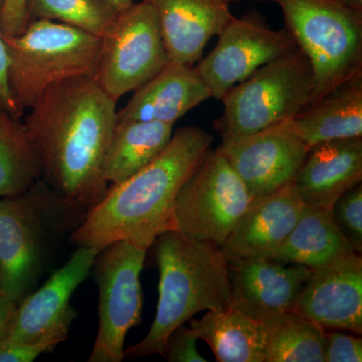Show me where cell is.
Listing matches in <instances>:
<instances>
[{
    "label": "cell",
    "instance_id": "cell-36",
    "mask_svg": "<svg viewBox=\"0 0 362 362\" xmlns=\"http://www.w3.org/2000/svg\"><path fill=\"white\" fill-rule=\"evenodd\" d=\"M228 2L232 1H238V0H228ZM259 1H273L275 2V0H259Z\"/></svg>",
    "mask_w": 362,
    "mask_h": 362
},
{
    "label": "cell",
    "instance_id": "cell-14",
    "mask_svg": "<svg viewBox=\"0 0 362 362\" xmlns=\"http://www.w3.org/2000/svg\"><path fill=\"white\" fill-rule=\"evenodd\" d=\"M293 308L325 330L361 334V254L352 252L310 269Z\"/></svg>",
    "mask_w": 362,
    "mask_h": 362
},
{
    "label": "cell",
    "instance_id": "cell-22",
    "mask_svg": "<svg viewBox=\"0 0 362 362\" xmlns=\"http://www.w3.org/2000/svg\"><path fill=\"white\" fill-rule=\"evenodd\" d=\"M352 252H356L335 226L330 209L304 206L296 225L271 259L315 269Z\"/></svg>",
    "mask_w": 362,
    "mask_h": 362
},
{
    "label": "cell",
    "instance_id": "cell-7",
    "mask_svg": "<svg viewBox=\"0 0 362 362\" xmlns=\"http://www.w3.org/2000/svg\"><path fill=\"white\" fill-rule=\"evenodd\" d=\"M275 2L282 9L286 30L310 63L314 100L362 75V13L341 0Z\"/></svg>",
    "mask_w": 362,
    "mask_h": 362
},
{
    "label": "cell",
    "instance_id": "cell-30",
    "mask_svg": "<svg viewBox=\"0 0 362 362\" xmlns=\"http://www.w3.org/2000/svg\"><path fill=\"white\" fill-rule=\"evenodd\" d=\"M30 23L28 0H4L0 8V32L6 37H16Z\"/></svg>",
    "mask_w": 362,
    "mask_h": 362
},
{
    "label": "cell",
    "instance_id": "cell-13",
    "mask_svg": "<svg viewBox=\"0 0 362 362\" xmlns=\"http://www.w3.org/2000/svg\"><path fill=\"white\" fill-rule=\"evenodd\" d=\"M216 149L254 199L292 183L308 153L305 143L286 122L244 137L221 140Z\"/></svg>",
    "mask_w": 362,
    "mask_h": 362
},
{
    "label": "cell",
    "instance_id": "cell-1",
    "mask_svg": "<svg viewBox=\"0 0 362 362\" xmlns=\"http://www.w3.org/2000/svg\"><path fill=\"white\" fill-rule=\"evenodd\" d=\"M116 103L94 76L86 75L52 86L30 109L23 125L40 180L62 197L90 207L106 194L102 170Z\"/></svg>",
    "mask_w": 362,
    "mask_h": 362
},
{
    "label": "cell",
    "instance_id": "cell-4",
    "mask_svg": "<svg viewBox=\"0 0 362 362\" xmlns=\"http://www.w3.org/2000/svg\"><path fill=\"white\" fill-rule=\"evenodd\" d=\"M149 249L159 270L156 314L146 337L125 349L124 359L163 356L173 330L199 312L221 310L232 303L228 263L220 247L168 230Z\"/></svg>",
    "mask_w": 362,
    "mask_h": 362
},
{
    "label": "cell",
    "instance_id": "cell-8",
    "mask_svg": "<svg viewBox=\"0 0 362 362\" xmlns=\"http://www.w3.org/2000/svg\"><path fill=\"white\" fill-rule=\"evenodd\" d=\"M254 197L218 149H209L176 197L170 230L221 247Z\"/></svg>",
    "mask_w": 362,
    "mask_h": 362
},
{
    "label": "cell",
    "instance_id": "cell-11",
    "mask_svg": "<svg viewBox=\"0 0 362 362\" xmlns=\"http://www.w3.org/2000/svg\"><path fill=\"white\" fill-rule=\"evenodd\" d=\"M298 49L287 30H273L256 11L233 16L218 33L216 47L197 69L211 98L221 100L262 66Z\"/></svg>",
    "mask_w": 362,
    "mask_h": 362
},
{
    "label": "cell",
    "instance_id": "cell-33",
    "mask_svg": "<svg viewBox=\"0 0 362 362\" xmlns=\"http://www.w3.org/2000/svg\"><path fill=\"white\" fill-rule=\"evenodd\" d=\"M18 304L0 293V342L4 339Z\"/></svg>",
    "mask_w": 362,
    "mask_h": 362
},
{
    "label": "cell",
    "instance_id": "cell-23",
    "mask_svg": "<svg viewBox=\"0 0 362 362\" xmlns=\"http://www.w3.org/2000/svg\"><path fill=\"white\" fill-rule=\"evenodd\" d=\"M173 125L161 122H117L103 162V180L111 185L128 180L168 146Z\"/></svg>",
    "mask_w": 362,
    "mask_h": 362
},
{
    "label": "cell",
    "instance_id": "cell-16",
    "mask_svg": "<svg viewBox=\"0 0 362 362\" xmlns=\"http://www.w3.org/2000/svg\"><path fill=\"white\" fill-rule=\"evenodd\" d=\"M304 204L292 183L256 197L220 247L226 259H271L293 230Z\"/></svg>",
    "mask_w": 362,
    "mask_h": 362
},
{
    "label": "cell",
    "instance_id": "cell-21",
    "mask_svg": "<svg viewBox=\"0 0 362 362\" xmlns=\"http://www.w3.org/2000/svg\"><path fill=\"white\" fill-rule=\"evenodd\" d=\"M189 328L218 362H265V323L230 306L190 319Z\"/></svg>",
    "mask_w": 362,
    "mask_h": 362
},
{
    "label": "cell",
    "instance_id": "cell-5",
    "mask_svg": "<svg viewBox=\"0 0 362 362\" xmlns=\"http://www.w3.org/2000/svg\"><path fill=\"white\" fill-rule=\"evenodd\" d=\"M2 37L9 92L20 117L52 86L95 75L101 37L84 30L58 21L33 20L21 35Z\"/></svg>",
    "mask_w": 362,
    "mask_h": 362
},
{
    "label": "cell",
    "instance_id": "cell-28",
    "mask_svg": "<svg viewBox=\"0 0 362 362\" xmlns=\"http://www.w3.org/2000/svg\"><path fill=\"white\" fill-rule=\"evenodd\" d=\"M362 339L341 330L325 332L324 362H361Z\"/></svg>",
    "mask_w": 362,
    "mask_h": 362
},
{
    "label": "cell",
    "instance_id": "cell-24",
    "mask_svg": "<svg viewBox=\"0 0 362 362\" xmlns=\"http://www.w3.org/2000/svg\"><path fill=\"white\" fill-rule=\"evenodd\" d=\"M265 362H324L326 330L290 308L264 321Z\"/></svg>",
    "mask_w": 362,
    "mask_h": 362
},
{
    "label": "cell",
    "instance_id": "cell-34",
    "mask_svg": "<svg viewBox=\"0 0 362 362\" xmlns=\"http://www.w3.org/2000/svg\"><path fill=\"white\" fill-rule=\"evenodd\" d=\"M105 1L108 2L119 13L127 8V7H129L133 4V0H105Z\"/></svg>",
    "mask_w": 362,
    "mask_h": 362
},
{
    "label": "cell",
    "instance_id": "cell-15",
    "mask_svg": "<svg viewBox=\"0 0 362 362\" xmlns=\"http://www.w3.org/2000/svg\"><path fill=\"white\" fill-rule=\"evenodd\" d=\"M230 306L265 321L293 308L310 269L272 259H226Z\"/></svg>",
    "mask_w": 362,
    "mask_h": 362
},
{
    "label": "cell",
    "instance_id": "cell-26",
    "mask_svg": "<svg viewBox=\"0 0 362 362\" xmlns=\"http://www.w3.org/2000/svg\"><path fill=\"white\" fill-rule=\"evenodd\" d=\"M30 21L47 20L102 37L119 11L105 0H28Z\"/></svg>",
    "mask_w": 362,
    "mask_h": 362
},
{
    "label": "cell",
    "instance_id": "cell-29",
    "mask_svg": "<svg viewBox=\"0 0 362 362\" xmlns=\"http://www.w3.org/2000/svg\"><path fill=\"white\" fill-rule=\"evenodd\" d=\"M199 338L185 324L169 335L163 356L169 362H206L197 350Z\"/></svg>",
    "mask_w": 362,
    "mask_h": 362
},
{
    "label": "cell",
    "instance_id": "cell-20",
    "mask_svg": "<svg viewBox=\"0 0 362 362\" xmlns=\"http://www.w3.org/2000/svg\"><path fill=\"white\" fill-rule=\"evenodd\" d=\"M286 123L308 150L319 143L362 137V75L333 88Z\"/></svg>",
    "mask_w": 362,
    "mask_h": 362
},
{
    "label": "cell",
    "instance_id": "cell-3",
    "mask_svg": "<svg viewBox=\"0 0 362 362\" xmlns=\"http://www.w3.org/2000/svg\"><path fill=\"white\" fill-rule=\"evenodd\" d=\"M90 206L39 180L0 199V293L20 304L39 287Z\"/></svg>",
    "mask_w": 362,
    "mask_h": 362
},
{
    "label": "cell",
    "instance_id": "cell-19",
    "mask_svg": "<svg viewBox=\"0 0 362 362\" xmlns=\"http://www.w3.org/2000/svg\"><path fill=\"white\" fill-rule=\"evenodd\" d=\"M209 98V90L195 66L169 62L137 88L124 108L117 111V122L143 121L175 125Z\"/></svg>",
    "mask_w": 362,
    "mask_h": 362
},
{
    "label": "cell",
    "instance_id": "cell-35",
    "mask_svg": "<svg viewBox=\"0 0 362 362\" xmlns=\"http://www.w3.org/2000/svg\"><path fill=\"white\" fill-rule=\"evenodd\" d=\"M341 1L357 13H362V0H341Z\"/></svg>",
    "mask_w": 362,
    "mask_h": 362
},
{
    "label": "cell",
    "instance_id": "cell-6",
    "mask_svg": "<svg viewBox=\"0 0 362 362\" xmlns=\"http://www.w3.org/2000/svg\"><path fill=\"white\" fill-rule=\"evenodd\" d=\"M314 99L313 71L298 47L228 90L214 126L221 140L244 137L289 121Z\"/></svg>",
    "mask_w": 362,
    "mask_h": 362
},
{
    "label": "cell",
    "instance_id": "cell-25",
    "mask_svg": "<svg viewBox=\"0 0 362 362\" xmlns=\"http://www.w3.org/2000/svg\"><path fill=\"white\" fill-rule=\"evenodd\" d=\"M39 180V161L25 125L0 105V197L21 194Z\"/></svg>",
    "mask_w": 362,
    "mask_h": 362
},
{
    "label": "cell",
    "instance_id": "cell-37",
    "mask_svg": "<svg viewBox=\"0 0 362 362\" xmlns=\"http://www.w3.org/2000/svg\"><path fill=\"white\" fill-rule=\"evenodd\" d=\"M4 0H0V8H1L2 4H4Z\"/></svg>",
    "mask_w": 362,
    "mask_h": 362
},
{
    "label": "cell",
    "instance_id": "cell-31",
    "mask_svg": "<svg viewBox=\"0 0 362 362\" xmlns=\"http://www.w3.org/2000/svg\"><path fill=\"white\" fill-rule=\"evenodd\" d=\"M59 344L54 342L7 343L0 345V362H33L49 354Z\"/></svg>",
    "mask_w": 362,
    "mask_h": 362
},
{
    "label": "cell",
    "instance_id": "cell-9",
    "mask_svg": "<svg viewBox=\"0 0 362 362\" xmlns=\"http://www.w3.org/2000/svg\"><path fill=\"white\" fill-rule=\"evenodd\" d=\"M146 250L125 240L98 252L92 270L99 293V325L90 362H121L131 328L142 320L140 274Z\"/></svg>",
    "mask_w": 362,
    "mask_h": 362
},
{
    "label": "cell",
    "instance_id": "cell-10",
    "mask_svg": "<svg viewBox=\"0 0 362 362\" xmlns=\"http://www.w3.org/2000/svg\"><path fill=\"white\" fill-rule=\"evenodd\" d=\"M168 63L156 14L143 0L120 11L101 37L94 77L117 102L154 77Z\"/></svg>",
    "mask_w": 362,
    "mask_h": 362
},
{
    "label": "cell",
    "instance_id": "cell-17",
    "mask_svg": "<svg viewBox=\"0 0 362 362\" xmlns=\"http://www.w3.org/2000/svg\"><path fill=\"white\" fill-rule=\"evenodd\" d=\"M153 8L169 62L194 66L211 37L232 20L228 0H146Z\"/></svg>",
    "mask_w": 362,
    "mask_h": 362
},
{
    "label": "cell",
    "instance_id": "cell-18",
    "mask_svg": "<svg viewBox=\"0 0 362 362\" xmlns=\"http://www.w3.org/2000/svg\"><path fill=\"white\" fill-rule=\"evenodd\" d=\"M361 180L362 137H356L312 146L292 185L304 206L330 209Z\"/></svg>",
    "mask_w": 362,
    "mask_h": 362
},
{
    "label": "cell",
    "instance_id": "cell-12",
    "mask_svg": "<svg viewBox=\"0 0 362 362\" xmlns=\"http://www.w3.org/2000/svg\"><path fill=\"white\" fill-rule=\"evenodd\" d=\"M95 247H77L70 259L18 304L0 345L66 341L77 312L71 298L92 271Z\"/></svg>",
    "mask_w": 362,
    "mask_h": 362
},
{
    "label": "cell",
    "instance_id": "cell-27",
    "mask_svg": "<svg viewBox=\"0 0 362 362\" xmlns=\"http://www.w3.org/2000/svg\"><path fill=\"white\" fill-rule=\"evenodd\" d=\"M331 216L349 243L352 249L362 252V185L352 187L349 192L338 197L330 209Z\"/></svg>",
    "mask_w": 362,
    "mask_h": 362
},
{
    "label": "cell",
    "instance_id": "cell-2",
    "mask_svg": "<svg viewBox=\"0 0 362 362\" xmlns=\"http://www.w3.org/2000/svg\"><path fill=\"white\" fill-rule=\"evenodd\" d=\"M213 141L211 133L197 126L176 130L153 160L108 187L69 242L101 251L125 240L148 251L158 235L170 230L176 197Z\"/></svg>",
    "mask_w": 362,
    "mask_h": 362
},
{
    "label": "cell",
    "instance_id": "cell-32",
    "mask_svg": "<svg viewBox=\"0 0 362 362\" xmlns=\"http://www.w3.org/2000/svg\"><path fill=\"white\" fill-rule=\"evenodd\" d=\"M7 66H8V59L6 45H4L2 33L0 32V105L7 111L11 112L13 116L20 118L16 112V106L9 92L8 82H7Z\"/></svg>",
    "mask_w": 362,
    "mask_h": 362
}]
</instances>
